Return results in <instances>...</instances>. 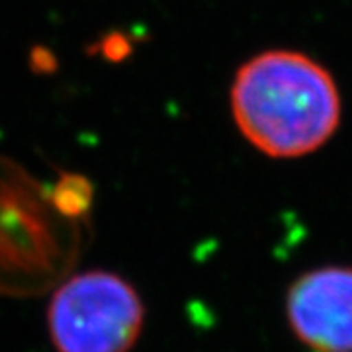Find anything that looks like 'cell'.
Here are the masks:
<instances>
[{
    "label": "cell",
    "instance_id": "obj_4",
    "mask_svg": "<svg viewBox=\"0 0 352 352\" xmlns=\"http://www.w3.org/2000/svg\"><path fill=\"white\" fill-rule=\"evenodd\" d=\"M292 335L311 352H352V266L303 272L286 292Z\"/></svg>",
    "mask_w": 352,
    "mask_h": 352
},
{
    "label": "cell",
    "instance_id": "obj_3",
    "mask_svg": "<svg viewBox=\"0 0 352 352\" xmlns=\"http://www.w3.org/2000/svg\"><path fill=\"white\" fill-rule=\"evenodd\" d=\"M145 325V305L126 278L108 270L69 276L53 292L47 329L57 352H129Z\"/></svg>",
    "mask_w": 352,
    "mask_h": 352
},
{
    "label": "cell",
    "instance_id": "obj_1",
    "mask_svg": "<svg viewBox=\"0 0 352 352\" xmlns=\"http://www.w3.org/2000/svg\"><path fill=\"white\" fill-rule=\"evenodd\" d=\"M231 116L243 138L270 159H300L337 133L340 90L319 61L302 51L268 50L235 73Z\"/></svg>",
    "mask_w": 352,
    "mask_h": 352
},
{
    "label": "cell",
    "instance_id": "obj_2",
    "mask_svg": "<svg viewBox=\"0 0 352 352\" xmlns=\"http://www.w3.org/2000/svg\"><path fill=\"white\" fill-rule=\"evenodd\" d=\"M80 221L53 186L0 159V292H39L63 276L75 258Z\"/></svg>",
    "mask_w": 352,
    "mask_h": 352
}]
</instances>
